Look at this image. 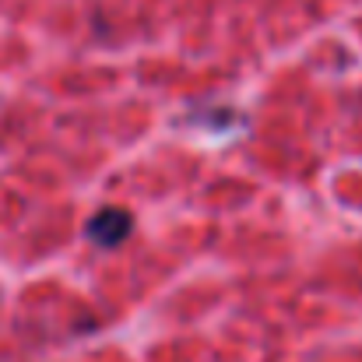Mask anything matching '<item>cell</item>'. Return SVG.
<instances>
[{
  "instance_id": "cell-1",
  "label": "cell",
  "mask_w": 362,
  "mask_h": 362,
  "mask_svg": "<svg viewBox=\"0 0 362 362\" xmlns=\"http://www.w3.org/2000/svg\"><path fill=\"white\" fill-rule=\"evenodd\" d=\"M130 226H134V218L127 211H120V208H103L88 222V236H92V243H99V246H120L130 236Z\"/></svg>"
}]
</instances>
